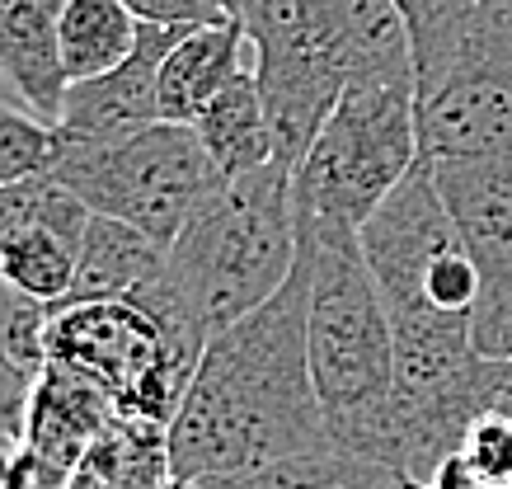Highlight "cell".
Instances as JSON below:
<instances>
[{"mask_svg": "<svg viewBox=\"0 0 512 489\" xmlns=\"http://www.w3.org/2000/svg\"><path fill=\"white\" fill-rule=\"evenodd\" d=\"M311 245L301 236L292 278L202 348L179 414L170 457L179 480H217L268 461L334 447L311 377Z\"/></svg>", "mask_w": 512, "mask_h": 489, "instance_id": "obj_1", "label": "cell"}, {"mask_svg": "<svg viewBox=\"0 0 512 489\" xmlns=\"http://www.w3.org/2000/svg\"><path fill=\"white\" fill-rule=\"evenodd\" d=\"M240 19L278 132V160L292 170L348 85H419L414 38L395 0H240Z\"/></svg>", "mask_w": 512, "mask_h": 489, "instance_id": "obj_2", "label": "cell"}, {"mask_svg": "<svg viewBox=\"0 0 512 489\" xmlns=\"http://www.w3.org/2000/svg\"><path fill=\"white\" fill-rule=\"evenodd\" d=\"M296 231L311 245V377L329 442L381 461L390 391H395V320L376 287L357 226L296 212Z\"/></svg>", "mask_w": 512, "mask_h": 489, "instance_id": "obj_3", "label": "cell"}, {"mask_svg": "<svg viewBox=\"0 0 512 489\" xmlns=\"http://www.w3.org/2000/svg\"><path fill=\"white\" fill-rule=\"evenodd\" d=\"M292 165H264L254 174L226 179L165 250V273L198 320L207 344L235 320L259 311L296 269Z\"/></svg>", "mask_w": 512, "mask_h": 489, "instance_id": "obj_4", "label": "cell"}, {"mask_svg": "<svg viewBox=\"0 0 512 489\" xmlns=\"http://www.w3.org/2000/svg\"><path fill=\"white\" fill-rule=\"evenodd\" d=\"M503 400V358L475 344V320H395V391L381 461L414 485H433L470 424Z\"/></svg>", "mask_w": 512, "mask_h": 489, "instance_id": "obj_5", "label": "cell"}, {"mask_svg": "<svg viewBox=\"0 0 512 489\" xmlns=\"http://www.w3.org/2000/svg\"><path fill=\"white\" fill-rule=\"evenodd\" d=\"M52 174L76 198H85L90 212L137 226L165 250L188 226V217L226 184L198 132L165 118L109 142L62 137Z\"/></svg>", "mask_w": 512, "mask_h": 489, "instance_id": "obj_6", "label": "cell"}, {"mask_svg": "<svg viewBox=\"0 0 512 489\" xmlns=\"http://www.w3.org/2000/svg\"><path fill=\"white\" fill-rule=\"evenodd\" d=\"M419 160V85H348L292 170L296 212L362 226Z\"/></svg>", "mask_w": 512, "mask_h": 489, "instance_id": "obj_7", "label": "cell"}, {"mask_svg": "<svg viewBox=\"0 0 512 489\" xmlns=\"http://www.w3.org/2000/svg\"><path fill=\"white\" fill-rule=\"evenodd\" d=\"M357 240L390 320H475L484 297L480 269L451 221L428 156L414 160L386 203L357 226Z\"/></svg>", "mask_w": 512, "mask_h": 489, "instance_id": "obj_8", "label": "cell"}, {"mask_svg": "<svg viewBox=\"0 0 512 489\" xmlns=\"http://www.w3.org/2000/svg\"><path fill=\"white\" fill-rule=\"evenodd\" d=\"M47 358L80 367L118 414L174 424L202 348L170 330L146 301L90 297L52 306Z\"/></svg>", "mask_w": 512, "mask_h": 489, "instance_id": "obj_9", "label": "cell"}, {"mask_svg": "<svg viewBox=\"0 0 512 489\" xmlns=\"http://www.w3.org/2000/svg\"><path fill=\"white\" fill-rule=\"evenodd\" d=\"M512 151V5L480 0L442 76L419 85V156Z\"/></svg>", "mask_w": 512, "mask_h": 489, "instance_id": "obj_10", "label": "cell"}, {"mask_svg": "<svg viewBox=\"0 0 512 489\" xmlns=\"http://www.w3.org/2000/svg\"><path fill=\"white\" fill-rule=\"evenodd\" d=\"M85 198L66 189L52 170L0 189V264L19 292L43 306H62L76 287L80 245L90 226Z\"/></svg>", "mask_w": 512, "mask_h": 489, "instance_id": "obj_11", "label": "cell"}, {"mask_svg": "<svg viewBox=\"0 0 512 489\" xmlns=\"http://www.w3.org/2000/svg\"><path fill=\"white\" fill-rule=\"evenodd\" d=\"M433 170L451 221L480 269L484 297L475 316H489L512 301V151L433 160Z\"/></svg>", "mask_w": 512, "mask_h": 489, "instance_id": "obj_12", "label": "cell"}, {"mask_svg": "<svg viewBox=\"0 0 512 489\" xmlns=\"http://www.w3.org/2000/svg\"><path fill=\"white\" fill-rule=\"evenodd\" d=\"M188 29L141 24V43L123 66H113L94 80H76L62 104V137L76 142H109L141 127L160 123V62Z\"/></svg>", "mask_w": 512, "mask_h": 489, "instance_id": "obj_13", "label": "cell"}, {"mask_svg": "<svg viewBox=\"0 0 512 489\" xmlns=\"http://www.w3.org/2000/svg\"><path fill=\"white\" fill-rule=\"evenodd\" d=\"M113 419H118L113 400L80 367L47 358V367L38 372V386H33L29 419H24V438L19 442L71 475L80 466V457L109 433Z\"/></svg>", "mask_w": 512, "mask_h": 489, "instance_id": "obj_14", "label": "cell"}, {"mask_svg": "<svg viewBox=\"0 0 512 489\" xmlns=\"http://www.w3.org/2000/svg\"><path fill=\"white\" fill-rule=\"evenodd\" d=\"M245 71H254V43L240 15L188 29L160 62V118L193 127L207 104Z\"/></svg>", "mask_w": 512, "mask_h": 489, "instance_id": "obj_15", "label": "cell"}, {"mask_svg": "<svg viewBox=\"0 0 512 489\" xmlns=\"http://www.w3.org/2000/svg\"><path fill=\"white\" fill-rule=\"evenodd\" d=\"M62 15L66 0H0V66L19 104L52 127L62 123L71 90L62 62Z\"/></svg>", "mask_w": 512, "mask_h": 489, "instance_id": "obj_16", "label": "cell"}, {"mask_svg": "<svg viewBox=\"0 0 512 489\" xmlns=\"http://www.w3.org/2000/svg\"><path fill=\"white\" fill-rule=\"evenodd\" d=\"M174 457H170V424L118 414L109 433L94 442L71 471L66 489H174Z\"/></svg>", "mask_w": 512, "mask_h": 489, "instance_id": "obj_17", "label": "cell"}, {"mask_svg": "<svg viewBox=\"0 0 512 489\" xmlns=\"http://www.w3.org/2000/svg\"><path fill=\"white\" fill-rule=\"evenodd\" d=\"M193 132L202 137L221 179H240V174H254L278 160V132H273V118H268L264 90H259L254 71L235 76L207 104V113L193 123Z\"/></svg>", "mask_w": 512, "mask_h": 489, "instance_id": "obj_18", "label": "cell"}, {"mask_svg": "<svg viewBox=\"0 0 512 489\" xmlns=\"http://www.w3.org/2000/svg\"><path fill=\"white\" fill-rule=\"evenodd\" d=\"M165 273V245L127 226L118 217H99L94 212L85 226V245H80V269L76 287L66 301H90V297H137L146 283H156Z\"/></svg>", "mask_w": 512, "mask_h": 489, "instance_id": "obj_19", "label": "cell"}, {"mask_svg": "<svg viewBox=\"0 0 512 489\" xmlns=\"http://www.w3.org/2000/svg\"><path fill=\"white\" fill-rule=\"evenodd\" d=\"M198 489H400L404 475L386 461L357 457L343 447H315L296 457L268 461L240 475H217V480H193Z\"/></svg>", "mask_w": 512, "mask_h": 489, "instance_id": "obj_20", "label": "cell"}, {"mask_svg": "<svg viewBox=\"0 0 512 489\" xmlns=\"http://www.w3.org/2000/svg\"><path fill=\"white\" fill-rule=\"evenodd\" d=\"M141 43V19L123 0H66L62 15V62L66 80H94L123 66Z\"/></svg>", "mask_w": 512, "mask_h": 489, "instance_id": "obj_21", "label": "cell"}, {"mask_svg": "<svg viewBox=\"0 0 512 489\" xmlns=\"http://www.w3.org/2000/svg\"><path fill=\"white\" fill-rule=\"evenodd\" d=\"M433 489H512V405L498 400L470 424L461 452L437 471Z\"/></svg>", "mask_w": 512, "mask_h": 489, "instance_id": "obj_22", "label": "cell"}, {"mask_svg": "<svg viewBox=\"0 0 512 489\" xmlns=\"http://www.w3.org/2000/svg\"><path fill=\"white\" fill-rule=\"evenodd\" d=\"M395 5H400L404 24H409V38H414L419 85H428V80L442 76V66L456 57L480 0H395Z\"/></svg>", "mask_w": 512, "mask_h": 489, "instance_id": "obj_23", "label": "cell"}, {"mask_svg": "<svg viewBox=\"0 0 512 489\" xmlns=\"http://www.w3.org/2000/svg\"><path fill=\"white\" fill-rule=\"evenodd\" d=\"M57 146H62V132H57V127L43 123V118L33 109H24V104H5V99H0V189L29 179V174L52 170Z\"/></svg>", "mask_w": 512, "mask_h": 489, "instance_id": "obj_24", "label": "cell"}, {"mask_svg": "<svg viewBox=\"0 0 512 489\" xmlns=\"http://www.w3.org/2000/svg\"><path fill=\"white\" fill-rule=\"evenodd\" d=\"M47 320H52V306H43V301L29 297V292H19V287L10 283L5 264H0V334L10 339V348H15L33 372L47 367Z\"/></svg>", "mask_w": 512, "mask_h": 489, "instance_id": "obj_25", "label": "cell"}, {"mask_svg": "<svg viewBox=\"0 0 512 489\" xmlns=\"http://www.w3.org/2000/svg\"><path fill=\"white\" fill-rule=\"evenodd\" d=\"M33 386H38V372L10 348V339L0 334V428H5L10 438H24Z\"/></svg>", "mask_w": 512, "mask_h": 489, "instance_id": "obj_26", "label": "cell"}, {"mask_svg": "<svg viewBox=\"0 0 512 489\" xmlns=\"http://www.w3.org/2000/svg\"><path fill=\"white\" fill-rule=\"evenodd\" d=\"M141 24H165V29H198V24H217L231 19L221 0H123Z\"/></svg>", "mask_w": 512, "mask_h": 489, "instance_id": "obj_27", "label": "cell"}, {"mask_svg": "<svg viewBox=\"0 0 512 489\" xmlns=\"http://www.w3.org/2000/svg\"><path fill=\"white\" fill-rule=\"evenodd\" d=\"M66 485H71V475H66L62 466L43 461L38 452H29L24 442H19L15 461H10V471L0 480V489H66Z\"/></svg>", "mask_w": 512, "mask_h": 489, "instance_id": "obj_28", "label": "cell"}, {"mask_svg": "<svg viewBox=\"0 0 512 489\" xmlns=\"http://www.w3.org/2000/svg\"><path fill=\"white\" fill-rule=\"evenodd\" d=\"M475 344L489 358H512V301L489 311V316H475Z\"/></svg>", "mask_w": 512, "mask_h": 489, "instance_id": "obj_29", "label": "cell"}, {"mask_svg": "<svg viewBox=\"0 0 512 489\" xmlns=\"http://www.w3.org/2000/svg\"><path fill=\"white\" fill-rule=\"evenodd\" d=\"M19 452V438H10L5 428H0V480H5V471H10V461H15Z\"/></svg>", "mask_w": 512, "mask_h": 489, "instance_id": "obj_30", "label": "cell"}, {"mask_svg": "<svg viewBox=\"0 0 512 489\" xmlns=\"http://www.w3.org/2000/svg\"><path fill=\"white\" fill-rule=\"evenodd\" d=\"M0 99H5V104H19L15 85H10V76H5V66H0Z\"/></svg>", "mask_w": 512, "mask_h": 489, "instance_id": "obj_31", "label": "cell"}, {"mask_svg": "<svg viewBox=\"0 0 512 489\" xmlns=\"http://www.w3.org/2000/svg\"><path fill=\"white\" fill-rule=\"evenodd\" d=\"M221 5H226V10H231V15H240V0H221Z\"/></svg>", "mask_w": 512, "mask_h": 489, "instance_id": "obj_32", "label": "cell"}, {"mask_svg": "<svg viewBox=\"0 0 512 489\" xmlns=\"http://www.w3.org/2000/svg\"><path fill=\"white\" fill-rule=\"evenodd\" d=\"M508 5H512V0H508Z\"/></svg>", "mask_w": 512, "mask_h": 489, "instance_id": "obj_33", "label": "cell"}]
</instances>
